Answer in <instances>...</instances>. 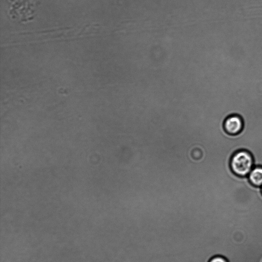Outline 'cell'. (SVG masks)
Here are the masks:
<instances>
[{
    "mask_svg": "<svg viewBox=\"0 0 262 262\" xmlns=\"http://www.w3.org/2000/svg\"><path fill=\"white\" fill-rule=\"evenodd\" d=\"M230 167L233 172L237 175L248 176L255 167L253 157L246 151H238L231 157Z\"/></svg>",
    "mask_w": 262,
    "mask_h": 262,
    "instance_id": "1",
    "label": "cell"
},
{
    "mask_svg": "<svg viewBox=\"0 0 262 262\" xmlns=\"http://www.w3.org/2000/svg\"><path fill=\"white\" fill-rule=\"evenodd\" d=\"M226 132L230 135H236L241 132L243 128L242 118L237 115L229 116L224 123Z\"/></svg>",
    "mask_w": 262,
    "mask_h": 262,
    "instance_id": "2",
    "label": "cell"
},
{
    "mask_svg": "<svg viewBox=\"0 0 262 262\" xmlns=\"http://www.w3.org/2000/svg\"><path fill=\"white\" fill-rule=\"evenodd\" d=\"M248 177L253 185L257 187H262V166H255Z\"/></svg>",
    "mask_w": 262,
    "mask_h": 262,
    "instance_id": "3",
    "label": "cell"
},
{
    "mask_svg": "<svg viewBox=\"0 0 262 262\" xmlns=\"http://www.w3.org/2000/svg\"><path fill=\"white\" fill-rule=\"evenodd\" d=\"M208 262H228V261L224 257L218 255L212 257Z\"/></svg>",
    "mask_w": 262,
    "mask_h": 262,
    "instance_id": "4",
    "label": "cell"
},
{
    "mask_svg": "<svg viewBox=\"0 0 262 262\" xmlns=\"http://www.w3.org/2000/svg\"></svg>",
    "mask_w": 262,
    "mask_h": 262,
    "instance_id": "5",
    "label": "cell"
}]
</instances>
